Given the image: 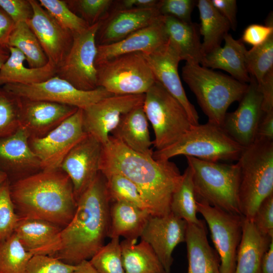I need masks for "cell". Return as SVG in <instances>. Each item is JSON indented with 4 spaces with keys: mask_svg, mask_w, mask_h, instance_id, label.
<instances>
[{
    "mask_svg": "<svg viewBox=\"0 0 273 273\" xmlns=\"http://www.w3.org/2000/svg\"><path fill=\"white\" fill-rule=\"evenodd\" d=\"M100 171L117 172L128 178L137 187L151 215L157 216L170 212L172 196L182 177L173 162L136 152L111 135L103 146Z\"/></svg>",
    "mask_w": 273,
    "mask_h": 273,
    "instance_id": "1",
    "label": "cell"
},
{
    "mask_svg": "<svg viewBox=\"0 0 273 273\" xmlns=\"http://www.w3.org/2000/svg\"><path fill=\"white\" fill-rule=\"evenodd\" d=\"M111 202L100 171L78 199L72 219L61 231L60 247L52 257L72 265L89 260L108 237Z\"/></svg>",
    "mask_w": 273,
    "mask_h": 273,
    "instance_id": "2",
    "label": "cell"
},
{
    "mask_svg": "<svg viewBox=\"0 0 273 273\" xmlns=\"http://www.w3.org/2000/svg\"><path fill=\"white\" fill-rule=\"evenodd\" d=\"M10 189L19 218L42 220L63 229L76 211L72 183L61 169L41 170L18 178Z\"/></svg>",
    "mask_w": 273,
    "mask_h": 273,
    "instance_id": "3",
    "label": "cell"
},
{
    "mask_svg": "<svg viewBox=\"0 0 273 273\" xmlns=\"http://www.w3.org/2000/svg\"><path fill=\"white\" fill-rule=\"evenodd\" d=\"M181 71L183 80L195 95L208 121L221 126L229 106L240 101L248 84L199 64L186 63Z\"/></svg>",
    "mask_w": 273,
    "mask_h": 273,
    "instance_id": "4",
    "label": "cell"
},
{
    "mask_svg": "<svg viewBox=\"0 0 273 273\" xmlns=\"http://www.w3.org/2000/svg\"><path fill=\"white\" fill-rule=\"evenodd\" d=\"M237 162L240 212L252 220L261 202L273 194V141L255 140L244 149Z\"/></svg>",
    "mask_w": 273,
    "mask_h": 273,
    "instance_id": "5",
    "label": "cell"
},
{
    "mask_svg": "<svg viewBox=\"0 0 273 273\" xmlns=\"http://www.w3.org/2000/svg\"><path fill=\"white\" fill-rule=\"evenodd\" d=\"M244 148L233 140L221 126L208 121L193 125L171 145L153 151L152 157L156 160H169L183 155L210 162L238 161Z\"/></svg>",
    "mask_w": 273,
    "mask_h": 273,
    "instance_id": "6",
    "label": "cell"
},
{
    "mask_svg": "<svg viewBox=\"0 0 273 273\" xmlns=\"http://www.w3.org/2000/svg\"><path fill=\"white\" fill-rule=\"evenodd\" d=\"M192 172L197 201L241 215L238 199L240 167L236 164L186 157Z\"/></svg>",
    "mask_w": 273,
    "mask_h": 273,
    "instance_id": "7",
    "label": "cell"
},
{
    "mask_svg": "<svg viewBox=\"0 0 273 273\" xmlns=\"http://www.w3.org/2000/svg\"><path fill=\"white\" fill-rule=\"evenodd\" d=\"M143 107L154 130L156 150L171 145L193 126L183 106L157 81L145 93Z\"/></svg>",
    "mask_w": 273,
    "mask_h": 273,
    "instance_id": "8",
    "label": "cell"
},
{
    "mask_svg": "<svg viewBox=\"0 0 273 273\" xmlns=\"http://www.w3.org/2000/svg\"><path fill=\"white\" fill-rule=\"evenodd\" d=\"M96 67L98 87L114 95L145 94L156 81L142 53L121 55Z\"/></svg>",
    "mask_w": 273,
    "mask_h": 273,
    "instance_id": "9",
    "label": "cell"
},
{
    "mask_svg": "<svg viewBox=\"0 0 273 273\" xmlns=\"http://www.w3.org/2000/svg\"><path fill=\"white\" fill-rule=\"evenodd\" d=\"M2 89L20 99L54 102L82 110L113 95L100 86L88 91L78 89L57 75L37 83L6 84Z\"/></svg>",
    "mask_w": 273,
    "mask_h": 273,
    "instance_id": "10",
    "label": "cell"
},
{
    "mask_svg": "<svg viewBox=\"0 0 273 273\" xmlns=\"http://www.w3.org/2000/svg\"><path fill=\"white\" fill-rule=\"evenodd\" d=\"M100 22L73 34L71 48L57 68L56 75L78 89L91 90L98 87L95 59L97 53L96 35Z\"/></svg>",
    "mask_w": 273,
    "mask_h": 273,
    "instance_id": "11",
    "label": "cell"
},
{
    "mask_svg": "<svg viewBox=\"0 0 273 273\" xmlns=\"http://www.w3.org/2000/svg\"><path fill=\"white\" fill-rule=\"evenodd\" d=\"M198 212L207 223L220 260L221 273H234L243 216L197 201Z\"/></svg>",
    "mask_w": 273,
    "mask_h": 273,
    "instance_id": "12",
    "label": "cell"
},
{
    "mask_svg": "<svg viewBox=\"0 0 273 273\" xmlns=\"http://www.w3.org/2000/svg\"><path fill=\"white\" fill-rule=\"evenodd\" d=\"M86 133L82 109L77 110L59 126L41 138H29L30 148L40 162L41 169H60L64 158Z\"/></svg>",
    "mask_w": 273,
    "mask_h": 273,
    "instance_id": "13",
    "label": "cell"
},
{
    "mask_svg": "<svg viewBox=\"0 0 273 273\" xmlns=\"http://www.w3.org/2000/svg\"><path fill=\"white\" fill-rule=\"evenodd\" d=\"M144 99L145 94L113 95L89 106L82 110L85 132L104 145L122 117L143 106Z\"/></svg>",
    "mask_w": 273,
    "mask_h": 273,
    "instance_id": "14",
    "label": "cell"
},
{
    "mask_svg": "<svg viewBox=\"0 0 273 273\" xmlns=\"http://www.w3.org/2000/svg\"><path fill=\"white\" fill-rule=\"evenodd\" d=\"M251 77L248 88L237 109L226 113L221 126L225 132L244 148L255 141L257 128L264 112L262 96L256 80Z\"/></svg>",
    "mask_w": 273,
    "mask_h": 273,
    "instance_id": "15",
    "label": "cell"
},
{
    "mask_svg": "<svg viewBox=\"0 0 273 273\" xmlns=\"http://www.w3.org/2000/svg\"><path fill=\"white\" fill-rule=\"evenodd\" d=\"M187 222L171 212L151 215L140 238L148 243L158 257L166 273H170L176 246L185 242Z\"/></svg>",
    "mask_w": 273,
    "mask_h": 273,
    "instance_id": "16",
    "label": "cell"
},
{
    "mask_svg": "<svg viewBox=\"0 0 273 273\" xmlns=\"http://www.w3.org/2000/svg\"><path fill=\"white\" fill-rule=\"evenodd\" d=\"M103 145L86 134L67 154L60 169L69 177L76 201L100 172Z\"/></svg>",
    "mask_w": 273,
    "mask_h": 273,
    "instance_id": "17",
    "label": "cell"
},
{
    "mask_svg": "<svg viewBox=\"0 0 273 273\" xmlns=\"http://www.w3.org/2000/svg\"><path fill=\"white\" fill-rule=\"evenodd\" d=\"M156 80L183 106L193 125H198L199 117L188 100L179 77L178 67L181 59L176 50L167 42L158 49L143 54Z\"/></svg>",
    "mask_w": 273,
    "mask_h": 273,
    "instance_id": "18",
    "label": "cell"
},
{
    "mask_svg": "<svg viewBox=\"0 0 273 273\" xmlns=\"http://www.w3.org/2000/svg\"><path fill=\"white\" fill-rule=\"evenodd\" d=\"M33 15L26 23L36 35L49 61L57 68L68 55L73 41V34L63 28L40 5L30 0Z\"/></svg>",
    "mask_w": 273,
    "mask_h": 273,
    "instance_id": "19",
    "label": "cell"
},
{
    "mask_svg": "<svg viewBox=\"0 0 273 273\" xmlns=\"http://www.w3.org/2000/svg\"><path fill=\"white\" fill-rule=\"evenodd\" d=\"M16 98L20 126L26 129L30 138L46 135L78 109L54 102Z\"/></svg>",
    "mask_w": 273,
    "mask_h": 273,
    "instance_id": "20",
    "label": "cell"
},
{
    "mask_svg": "<svg viewBox=\"0 0 273 273\" xmlns=\"http://www.w3.org/2000/svg\"><path fill=\"white\" fill-rule=\"evenodd\" d=\"M161 15L157 8L115 9L100 21L97 45L113 43L156 21Z\"/></svg>",
    "mask_w": 273,
    "mask_h": 273,
    "instance_id": "21",
    "label": "cell"
},
{
    "mask_svg": "<svg viewBox=\"0 0 273 273\" xmlns=\"http://www.w3.org/2000/svg\"><path fill=\"white\" fill-rule=\"evenodd\" d=\"M167 41L163 16L161 15L152 24L133 32L120 41L108 44L97 45L95 65L123 54L151 53Z\"/></svg>",
    "mask_w": 273,
    "mask_h": 273,
    "instance_id": "22",
    "label": "cell"
},
{
    "mask_svg": "<svg viewBox=\"0 0 273 273\" xmlns=\"http://www.w3.org/2000/svg\"><path fill=\"white\" fill-rule=\"evenodd\" d=\"M29 138L26 129L20 126L0 140V168L8 175L24 177L41 170L40 162L29 146Z\"/></svg>",
    "mask_w": 273,
    "mask_h": 273,
    "instance_id": "23",
    "label": "cell"
},
{
    "mask_svg": "<svg viewBox=\"0 0 273 273\" xmlns=\"http://www.w3.org/2000/svg\"><path fill=\"white\" fill-rule=\"evenodd\" d=\"M62 230L47 221L19 218L14 233L26 250L33 255L52 256L60 247Z\"/></svg>",
    "mask_w": 273,
    "mask_h": 273,
    "instance_id": "24",
    "label": "cell"
},
{
    "mask_svg": "<svg viewBox=\"0 0 273 273\" xmlns=\"http://www.w3.org/2000/svg\"><path fill=\"white\" fill-rule=\"evenodd\" d=\"M185 242L187 273H221L219 256L208 243L203 221L201 220L198 223H187Z\"/></svg>",
    "mask_w": 273,
    "mask_h": 273,
    "instance_id": "25",
    "label": "cell"
},
{
    "mask_svg": "<svg viewBox=\"0 0 273 273\" xmlns=\"http://www.w3.org/2000/svg\"><path fill=\"white\" fill-rule=\"evenodd\" d=\"M224 44L203 56L200 64L212 69L224 70L240 82L247 83L251 80L245 62L247 51L241 39H235L230 33L223 38Z\"/></svg>",
    "mask_w": 273,
    "mask_h": 273,
    "instance_id": "26",
    "label": "cell"
},
{
    "mask_svg": "<svg viewBox=\"0 0 273 273\" xmlns=\"http://www.w3.org/2000/svg\"><path fill=\"white\" fill-rule=\"evenodd\" d=\"M168 40L186 63L200 64L203 58L199 25L163 16Z\"/></svg>",
    "mask_w": 273,
    "mask_h": 273,
    "instance_id": "27",
    "label": "cell"
},
{
    "mask_svg": "<svg viewBox=\"0 0 273 273\" xmlns=\"http://www.w3.org/2000/svg\"><path fill=\"white\" fill-rule=\"evenodd\" d=\"M272 240L260 232L252 220L243 216L234 273H258L263 256Z\"/></svg>",
    "mask_w": 273,
    "mask_h": 273,
    "instance_id": "28",
    "label": "cell"
},
{
    "mask_svg": "<svg viewBox=\"0 0 273 273\" xmlns=\"http://www.w3.org/2000/svg\"><path fill=\"white\" fill-rule=\"evenodd\" d=\"M150 215L149 211L132 203L123 201L112 202L108 237H123L125 239L137 240Z\"/></svg>",
    "mask_w": 273,
    "mask_h": 273,
    "instance_id": "29",
    "label": "cell"
},
{
    "mask_svg": "<svg viewBox=\"0 0 273 273\" xmlns=\"http://www.w3.org/2000/svg\"><path fill=\"white\" fill-rule=\"evenodd\" d=\"M143 106L124 115L111 132V135L130 149L152 156L153 151L151 147L153 143L150 139L148 120Z\"/></svg>",
    "mask_w": 273,
    "mask_h": 273,
    "instance_id": "30",
    "label": "cell"
},
{
    "mask_svg": "<svg viewBox=\"0 0 273 273\" xmlns=\"http://www.w3.org/2000/svg\"><path fill=\"white\" fill-rule=\"evenodd\" d=\"M10 55L0 68V86L8 84H31L44 81L56 75L51 61L40 68L24 66L25 57L17 49L8 47Z\"/></svg>",
    "mask_w": 273,
    "mask_h": 273,
    "instance_id": "31",
    "label": "cell"
},
{
    "mask_svg": "<svg viewBox=\"0 0 273 273\" xmlns=\"http://www.w3.org/2000/svg\"><path fill=\"white\" fill-rule=\"evenodd\" d=\"M196 6L200 19L199 32L203 37L202 42L203 57L221 47L224 36L231 26L228 21L213 6L210 0H199Z\"/></svg>",
    "mask_w": 273,
    "mask_h": 273,
    "instance_id": "32",
    "label": "cell"
},
{
    "mask_svg": "<svg viewBox=\"0 0 273 273\" xmlns=\"http://www.w3.org/2000/svg\"><path fill=\"white\" fill-rule=\"evenodd\" d=\"M124 239L120 242L125 273H166L150 245L141 240Z\"/></svg>",
    "mask_w": 273,
    "mask_h": 273,
    "instance_id": "33",
    "label": "cell"
},
{
    "mask_svg": "<svg viewBox=\"0 0 273 273\" xmlns=\"http://www.w3.org/2000/svg\"><path fill=\"white\" fill-rule=\"evenodd\" d=\"M8 47L19 50L30 68L41 67L49 62L38 39L26 22L15 24L9 37Z\"/></svg>",
    "mask_w": 273,
    "mask_h": 273,
    "instance_id": "34",
    "label": "cell"
},
{
    "mask_svg": "<svg viewBox=\"0 0 273 273\" xmlns=\"http://www.w3.org/2000/svg\"><path fill=\"white\" fill-rule=\"evenodd\" d=\"M170 212L188 223H198L197 199L192 172L188 166L182 174L180 184L174 192L170 203Z\"/></svg>",
    "mask_w": 273,
    "mask_h": 273,
    "instance_id": "35",
    "label": "cell"
},
{
    "mask_svg": "<svg viewBox=\"0 0 273 273\" xmlns=\"http://www.w3.org/2000/svg\"><path fill=\"white\" fill-rule=\"evenodd\" d=\"M32 256L14 233L0 242V273H25Z\"/></svg>",
    "mask_w": 273,
    "mask_h": 273,
    "instance_id": "36",
    "label": "cell"
},
{
    "mask_svg": "<svg viewBox=\"0 0 273 273\" xmlns=\"http://www.w3.org/2000/svg\"><path fill=\"white\" fill-rule=\"evenodd\" d=\"M102 174L106 179L111 202L125 201L149 211L137 187L128 178L117 172Z\"/></svg>",
    "mask_w": 273,
    "mask_h": 273,
    "instance_id": "37",
    "label": "cell"
},
{
    "mask_svg": "<svg viewBox=\"0 0 273 273\" xmlns=\"http://www.w3.org/2000/svg\"><path fill=\"white\" fill-rule=\"evenodd\" d=\"M245 62L250 76L259 83L273 69V35L263 43L247 50Z\"/></svg>",
    "mask_w": 273,
    "mask_h": 273,
    "instance_id": "38",
    "label": "cell"
},
{
    "mask_svg": "<svg viewBox=\"0 0 273 273\" xmlns=\"http://www.w3.org/2000/svg\"><path fill=\"white\" fill-rule=\"evenodd\" d=\"M89 261L99 273H125L119 238L111 239Z\"/></svg>",
    "mask_w": 273,
    "mask_h": 273,
    "instance_id": "39",
    "label": "cell"
},
{
    "mask_svg": "<svg viewBox=\"0 0 273 273\" xmlns=\"http://www.w3.org/2000/svg\"><path fill=\"white\" fill-rule=\"evenodd\" d=\"M40 5L63 28L73 34L80 33L89 25L84 20L75 14L64 1L39 0Z\"/></svg>",
    "mask_w": 273,
    "mask_h": 273,
    "instance_id": "40",
    "label": "cell"
},
{
    "mask_svg": "<svg viewBox=\"0 0 273 273\" xmlns=\"http://www.w3.org/2000/svg\"><path fill=\"white\" fill-rule=\"evenodd\" d=\"M10 186L9 179L0 186V242L14 233L19 219L11 198Z\"/></svg>",
    "mask_w": 273,
    "mask_h": 273,
    "instance_id": "41",
    "label": "cell"
},
{
    "mask_svg": "<svg viewBox=\"0 0 273 273\" xmlns=\"http://www.w3.org/2000/svg\"><path fill=\"white\" fill-rule=\"evenodd\" d=\"M75 14H79L80 18L89 25L100 22L108 14L113 4L111 0H73L65 1Z\"/></svg>",
    "mask_w": 273,
    "mask_h": 273,
    "instance_id": "42",
    "label": "cell"
},
{
    "mask_svg": "<svg viewBox=\"0 0 273 273\" xmlns=\"http://www.w3.org/2000/svg\"><path fill=\"white\" fill-rule=\"evenodd\" d=\"M20 126L17 99L0 88V140Z\"/></svg>",
    "mask_w": 273,
    "mask_h": 273,
    "instance_id": "43",
    "label": "cell"
},
{
    "mask_svg": "<svg viewBox=\"0 0 273 273\" xmlns=\"http://www.w3.org/2000/svg\"><path fill=\"white\" fill-rule=\"evenodd\" d=\"M76 267L50 256L36 255L29 261L25 273H72Z\"/></svg>",
    "mask_w": 273,
    "mask_h": 273,
    "instance_id": "44",
    "label": "cell"
},
{
    "mask_svg": "<svg viewBox=\"0 0 273 273\" xmlns=\"http://www.w3.org/2000/svg\"><path fill=\"white\" fill-rule=\"evenodd\" d=\"M197 1L194 0L159 1L157 9L162 16H169L186 22H191V14Z\"/></svg>",
    "mask_w": 273,
    "mask_h": 273,
    "instance_id": "45",
    "label": "cell"
},
{
    "mask_svg": "<svg viewBox=\"0 0 273 273\" xmlns=\"http://www.w3.org/2000/svg\"><path fill=\"white\" fill-rule=\"evenodd\" d=\"M252 220L260 232L273 238V194L261 202Z\"/></svg>",
    "mask_w": 273,
    "mask_h": 273,
    "instance_id": "46",
    "label": "cell"
},
{
    "mask_svg": "<svg viewBox=\"0 0 273 273\" xmlns=\"http://www.w3.org/2000/svg\"><path fill=\"white\" fill-rule=\"evenodd\" d=\"M0 8L17 24L27 22L33 15L30 0H0Z\"/></svg>",
    "mask_w": 273,
    "mask_h": 273,
    "instance_id": "47",
    "label": "cell"
},
{
    "mask_svg": "<svg viewBox=\"0 0 273 273\" xmlns=\"http://www.w3.org/2000/svg\"><path fill=\"white\" fill-rule=\"evenodd\" d=\"M272 17H270L265 25L252 24L244 29L241 38L244 43L253 47L258 46L265 42L273 35V23Z\"/></svg>",
    "mask_w": 273,
    "mask_h": 273,
    "instance_id": "48",
    "label": "cell"
},
{
    "mask_svg": "<svg viewBox=\"0 0 273 273\" xmlns=\"http://www.w3.org/2000/svg\"><path fill=\"white\" fill-rule=\"evenodd\" d=\"M257 86L262 96L263 112L273 110V69L266 73Z\"/></svg>",
    "mask_w": 273,
    "mask_h": 273,
    "instance_id": "49",
    "label": "cell"
},
{
    "mask_svg": "<svg viewBox=\"0 0 273 273\" xmlns=\"http://www.w3.org/2000/svg\"><path fill=\"white\" fill-rule=\"evenodd\" d=\"M213 6L228 21L231 28L235 31L237 24L236 0H210Z\"/></svg>",
    "mask_w": 273,
    "mask_h": 273,
    "instance_id": "50",
    "label": "cell"
},
{
    "mask_svg": "<svg viewBox=\"0 0 273 273\" xmlns=\"http://www.w3.org/2000/svg\"><path fill=\"white\" fill-rule=\"evenodd\" d=\"M256 140L273 141V110L263 113L257 128Z\"/></svg>",
    "mask_w": 273,
    "mask_h": 273,
    "instance_id": "51",
    "label": "cell"
},
{
    "mask_svg": "<svg viewBox=\"0 0 273 273\" xmlns=\"http://www.w3.org/2000/svg\"><path fill=\"white\" fill-rule=\"evenodd\" d=\"M14 26L13 20L0 8V48H8L9 37Z\"/></svg>",
    "mask_w": 273,
    "mask_h": 273,
    "instance_id": "52",
    "label": "cell"
},
{
    "mask_svg": "<svg viewBox=\"0 0 273 273\" xmlns=\"http://www.w3.org/2000/svg\"><path fill=\"white\" fill-rule=\"evenodd\" d=\"M159 1L156 0H123L120 1L118 9H150L157 8Z\"/></svg>",
    "mask_w": 273,
    "mask_h": 273,
    "instance_id": "53",
    "label": "cell"
},
{
    "mask_svg": "<svg viewBox=\"0 0 273 273\" xmlns=\"http://www.w3.org/2000/svg\"><path fill=\"white\" fill-rule=\"evenodd\" d=\"M258 273H273V240L263 256Z\"/></svg>",
    "mask_w": 273,
    "mask_h": 273,
    "instance_id": "54",
    "label": "cell"
},
{
    "mask_svg": "<svg viewBox=\"0 0 273 273\" xmlns=\"http://www.w3.org/2000/svg\"><path fill=\"white\" fill-rule=\"evenodd\" d=\"M72 273H99L91 264L89 260H84L76 265Z\"/></svg>",
    "mask_w": 273,
    "mask_h": 273,
    "instance_id": "55",
    "label": "cell"
},
{
    "mask_svg": "<svg viewBox=\"0 0 273 273\" xmlns=\"http://www.w3.org/2000/svg\"><path fill=\"white\" fill-rule=\"evenodd\" d=\"M10 53L8 49L0 48V68L9 57Z\"/></svg>",
    "mask_w": 273,
    "mask_h": 273,
    "instance_id": "56",
    "label": "cell"
},
{
    "mask_svg": "<svg viewBox=\"0 0 273 273\" xmlns=\"http://www.w3.org/2000/svg\"><path fill=\"white\" fill-rule=\"evenodd\" d=\"M8 179V175L0 168V186Z\"/></svg>",
    "mask_w": 273,
    "mask_h": 273,
    "instance_id": "57",
    "label": "cell"
}]
</instances>
